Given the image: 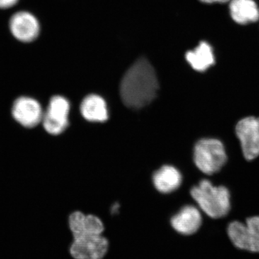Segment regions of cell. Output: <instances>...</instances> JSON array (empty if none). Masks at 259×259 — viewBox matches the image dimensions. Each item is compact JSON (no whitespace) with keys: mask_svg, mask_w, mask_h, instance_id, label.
Segmentation results:
<instances>
[{"mask_svg":"<svg viewBox=\"0 0 259 259\" xmlns=\"http://www.w3.org/2000/svg\"><path fill=\"white\" fill-rule=\"evenodd\" d=\"M194 160L196 166L205 175L219 171L227 161L224 146L219 140L202 139L195 145Z\"/></svg>","mask_w":259,"mask_h":259,"instance_id":"4","label":"cell"},{"mask_svg":"<svg viewBox=\"0 0 259 259\" xmlns=\"http://www.w3.org/2000/svg\"><path fill=\"white\" fill-rule=\"evenodd\" d=\"M191 194L199 208L210 219H223L231 212V194L223 186L215 187L209 181L202 180L192 189Z\"/></svg>","mask_w":259,"mask_h":259,"instance_id":"3","label":"cell"},{"mask_svg":"<svg viewBox=\"0 0 259 259\" xmlns=\"http://www.w3.org/2000/svg\"><path fill=\"white\" fill-rule=\"evenodd\" d=\"M44 113L40 102L30 97H18L12 107V114L15 120L28 128L40 123Z\"/></svg>","mask_w":259,"mask_h":259,"instance_id":"8","label":"cell"},{"mask_svg":"<svg viewBox=\"0 0 259 259\" xmlns=\"http://www.w3.org/2000/svg\"><path fill=\"white\" fill-rule=\"evenodd\" d=\"M159 84L156 71L147 59L133 64L120 83V95L126 106L141 109L149 105L157 95Z\"/></svg>","mask_w":259,"mask_h":259,"instance_id":"2","label":"cell"},{"mask_svg":"<svg viewBox=\"0 0 259 259\" xmlns=\"http://www.w3.org/2000/svg\"><path fill=\"white\" fill-rule=\"evenodd\" d=\"M185 58L191 67L199 73L208 71L216 64L214 47L207 40H200L193 50L187 51Z\"/></svg>","mask_w":259,"mask_h":259,"instance_id":"11","label":"cell"},{"mask_svg":"<svg viewBox=\"0 0 259 259\" xmlns=\"http://www.w3.org/2000/svg\"><path fill=\"white\" fill-rule=\"evenodd\" d=\"M203 217L199 209L193 205H186L181 208L169 220L170 226L182 236L196 234L203 224Z\"/></svg>","mask_w":259,"mask_h":259,"instance_id":"9","label":"cell"},{"mask_svg":"<svg viewBox=\"0 0 259 259\" xmlns=\"http://www.w3.org/2000/svg\"><path fill=\"white\" fill-rule=\"evenodd\" d=\"M227 234L238 249L259 253V214L247 218L244 223L231 221L227 226Z\"/></svg>","mask_w":259,"mask_h":259,"instance_id":"5","label":"cell"},{"mask_svg":"<svg viewBox=\"0 0 259 259\" xmlns=\"http://www.w3.org/2000/svg\"><path fill=\"white\" fill-rule=\"evenodd\" d=\"M182 175L175 167L163 166L155 172L153 185L161 193H170L177 190L182 183Z\"/></svg>","mask_w":259,"mask_h":259,"instance_id":"14","label":"cell"},{"mask_svg":"<svg viewBox=\"0 0 259 259\" xmlns=\"http://www.w3.org/2000/svg\"><path fill=\"white\" fill-rule=\"evenodd\" d=\"M236 135L241 142L243 156L248 161L259 156V117H247L237 124Z\"/></svg>","mask_w":259,"mask_h":259,"instance_id":"7","label":"cell"},{"mask_svg":"<svg viewBox=\"0 0 259 259\" xmlns=\"http://www.w3.org/2000/svg\"><path fill=\"white\" fill-rule=\"evenodd\" d=\"M18 3V0H0V9L13 8Z\"/></svg>","mask_w":259,"mask_h":259,"instance_id":"15","label":"cell"},{"mask_svg":"<svg viewBox=\"0 0 259 259\" xmlns=\"http://www.w3.org/2000/svg\"><path fill=\"white\" fill-rule=\"evenodd\" d=\"M72 236L69 253L74 259H102L109 249V241L104 235L105 224L94 214L75 211L69 218Z\"/></svg>","mask_w":259,"mask_h":259,"instance_id":"1","label":"cell"},{"mask_svg":"<svg viewBox=\"0 0 259 259\" xmlns=\"http://www.w3.org/2000/svg\"><path fill=\"white\" fill-rule=\"evenodd\" d=\"M9 28L12 35L23 42L34 41L40 31V23L35 15L27 11H20L10 18Z\"/></svg>","mask_w":259,"mask_h":259,"instance_id":"10","label":"cell"},{"mask_svg":"<svg viewBox=\"0 0 259 259\" xmlns=\"http://www.w3.org/2000/svg\"><path fill=\"white\" fill-rule=\"evenodd\" d=\"M80 110L83 117L90 122H105L108 119L106 102L98 95H90L85 97Z\"/></svg>","mask_w":259,"mask_h":259,"instance_id":"13","label":"cell"},{"mask_svg":"<svg viewBox=\"0 0 259 259\" xmlns=\"http://www.w3.org/2000/svg\"><path fill=\"white\" fill-rule=\"evenodd\" d=\"M69 112L70 103L67 99L59 95L53 97L42 117L44 129L53 136L64 133L69 125Z\"/></svg>","mask_w":259,"mask_h":259,"instance_id":"6","label":"cell"},{"mask_svg":"<svg viewBox=\"0 0 259 259\" xmlns=\"http://www.w3.org/2000/svg\"><path fill=\"white\" fill-rule=\"evenodd\" d=\"M204 5H227L231 0H199Z\"/></svg>","mask_w":259,"mask_h":259,"instance_id":"16","label":"cell"},{"mask_svg":"<svg viewBox=\"0 0 259 259\" xmlns=\"http://www.w3.org/2000/svg\"><path fill=\"white\" fill-rule=\"evenodd\" d=\"M228 6L235 23L248 25L258 23L259 5L255 0H231Z\"/></svg>","mask_w":259,"mask_h":259,"instance_id":"12","label":"cell"}]
</instances>
